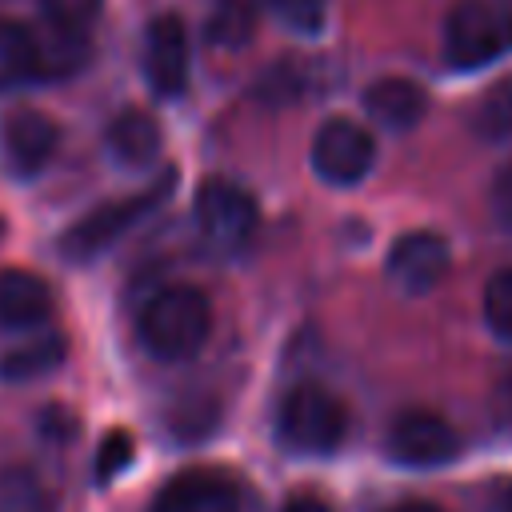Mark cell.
Returning <instances> with one entry per match:
<instances>
[{"instance_id":"6da1fadb","label":"cell","mask_w":512,"mask_h":512,"mask_svg":"<svg viewBox=\"0 0 512 512\" xmlns=\"http://www.w3.org/2000/svg\"><path fill=\"white\" fill-rule=\"evenodd\" d=\"M136 336L152 360H192L212 336V304L192 284H168L148 296L136 320Z\"/></svg>"},{"instance_id":"7a4b0ae2","label":"cell","mask_w":512,"mask_h":512,"mask_svg":"<svg viewBox=\"0 0 512 512\" xmlns=\"http://www.w3.org/2000/svg\"><path fill=\"white\" fill-rule=\"evenodd\" d=\"M172 188H176V172L164 168V172H160L152 184H144L136 196H120V200H104V204L88 208L84 216H76V220L60 232V240H56L60 256H64L68 264H88V260L104 256V252H108L116 240H124L144 216H152V212L168 200Z\"/></svg>"},{"instance_id":"3957f363","label":"cell","mask_w":512,"mask_h":512,"mask_svg":"<svg viewBox=\"0 0 512 512\" xmlns=\"http://www.w3.org/2000/svg\"><path fill=\"white\" fill-rule=\"evenodd\" d=\"M272 428L280 448L296 456H328L348 436V412L336 392H328L324 384L300 380L276 400Z\"/></svg>"},{"instance_id":"277c9868","label":"cell","mask_w":512,"mask_h":512,"mask_svg":"<svg viewBox=\"0 0 512 512\" xmlns=\"http://www.w3.org/2000/svg\"><path fill=\"white\" fill-rule=\"evenodd\" d=\"M512 52V8L496 0H460L444 20V60L456 72H476Z\"/></svg>"},{"instance_id":"5b68a950","label":"cell","mask_w":512,"mask_h":512,"mask_svg":"<svg viewBox=\"0 0 512 512\" xmlns=\"http://www.w3.org/2000/svg\"><path fill=\"white\" fill-rule=\"evenodd\" d=\"M192 220H196V232L208 248L240 252L260 228V204L244 184H236L228 176H208L196 188Z\"/></svg>"},{"instance_id":"8992f818","label":"cell","mask_w":512,"mask_h":512,"mask_svg":"<svg viewBox=\"0 0 512 512\" xmlns=\"http://www.w3.org/2000/svg\"><path fill=\"white\" fill-rule=\"evenodd\" d=\"M308 164L328 188H356L376 164V140L364 124L332 116L316 128L308 144Z\"/></svg>"},{"instance_id":"52a82bcc","label":"cell","mask_w":512,"mask_h":512,"mask_svg":"<svg viewBox=\"0 0 512 512\" xmlns=\"http://www.w3.org/2000/svg\"><path fill=\"white\" fill-rule=\"evenodd\" d=\"M384 452L400 468H444L460 456V436L444 416L412 408L388 424Z\"/></svg>"},{"instance_id":"ba28073f","label":"cell","mask_w":512,"mask_h":512,"mask_svg":"<svg viewBox=\"0 0 512 512\" xmlns=\"http://www.w3.org/2000/svg\"><path fill=\"white\" fill-rule=\"evenodd\" d=\"M452 268V252H448V240L440 232H428V228H412V232H400L384 256V276L396 292L404 296H428L440 288V280L448 276Z\"/></svg>"},{"instance_id":"9c48e42d","label":"cell","mask_w":512,"mask_h":512,"mask_svg":"<svg viewBox=\"0 0 512 512\" xmlns=\"http://www.w3.org/2000/svg\"><path fill=\"white\" fill-rule=\"evenodd\" d=\"M140 68H144V80L156 96H164V100L184 96L188 72H192V48H188V28L176 12H160L144 28Z\"/></svg>"},{"instance_id":"30bf717a","label":"cell","mask_w":512,"mask_h":512,"mask_svg":"<svg viewBox=\"0 0 512 512\" xmlns=\"http://www.w3.org/2000/svg\"><path fill=\"white\" fill-rule=\"evenodd\" d=\"M60 144V128L52 116L36 108H16L0 120V168L12 180H32L40 176Z\"/></svg>"},{"instance_id":"8fae6325","label":"cell","mask_w":512,"mask_h":512,"mask_svg":"<svg viewBox=\"0 0 512 512\" xmlns=\"http://www.w3.org/2000/svg\"><path fill=\"white\" fill-rule=\"evenodd\" d=\"M152 512H240V488L216 468H184L156 488Z\"/></svg>"},{"instance_id":"7c38bea8","label":"cell","mask_w":512,"mask_h":512,"mask_svg":"<svg viewBox=\"0 0 512 512\" xmlns=\"http://www.w3.org/2000/svg\"><path fill=\"white\" fill-rule=\"evenodd\" d=\"M56 308L44 276L28 268H0V332L40 328Z\"/></svg>"},{"instance_id":"4fadbf2b","label":"cell","mask_w":512,"mask_h":512,"mask_svg":"<svg viewBox=\"0 0 512 512\" xmlns=\"http://www.w3.org/2000/svg\"><path fill=\"white\" fill-rule=\"evenodd\" d=\"M364 112L388 132H412L428 112V92L408 76H380L364 88Z\"/></svg>"},{"instance_id":"5bb4252c","label":"cell","mask_w":512,"mask_h":512,"mask_svg":"<svg viewBox=\"0 0 512 512\" xmlns=\"http://www.w3.org/2000/svg\"><path fill=\"white\" fill-rule=\"evenodd\" d=\"M104 144L120 168H148L160 156V124L144 108H120L108 120Z\"/></svg>"},{"instance_id":"9a60e30c","label":"cell","mask_w":512,"mask_h":512,"mask_svg":"<svg viewBox=\"0 0 512 512\" xmlns=\"http://www.w3.org/2000/svg\"><path fill=\"white\" fill-rule=\"evenodd\" d=\"M68 356V340L60 332H32L8 348H0V380L4 384H28L48 372H56Z\"/></svg>"},{"instance_id":"2e32d148","label":"cell","mask_w":512,"mask_h":512,"mask_svg":"<svg viewBox=\"0 0 512 512\" xmlns=\"http://www.w3.org/2000/svg\"><path fill=\"white\" fill-rule=\"evenodd\" d=\"M40 80V36L16 20H0V92Z\"/></svg>"},{"instance_id":"e0dca14e","label":"cell","mask_w":512,"mask_h":512,"mask_svg":"<svg viewBox=\"0 0 512 512\" xmlns=\"http://www.w3.org/2000/svg\"><path fill=\"white\" fill-rule=\"evenodd\" d=\"M256 32V0H212L208 8V20H204V36L232 52V48H244Z\"/></svg>"},{"instance_id":"ac0fdd59","label":"cell","mask_w":512,"mask_h":512,"mask_svg":"<svg viewBox=\"0 0 512 512\" xmlns=\"http://www.w3.org/2000/svg\"><path fill=\"white\" fill-rule=\"evenodd\" d=\"M472 132L480 140H488V144L512 140V76H504L492 88H484V96L472 108Z\"/></svg>"},{"instance_id":"d6986e66","label":"cell","mask_w":512,"mask_h":512,"mask_svg":"<svg viewBox=\"0 0 512 512\" xmlns=\"http://www.w3.org/2000/svg\"><path fill=\"white\" fill-rule=\"evenodd\" d=\"M0 512H52V496L32 468H0Z\"/></svg>"},{"instance_id":"ffe728a7","label":"cell","mask_w":512,"mask_h":512,"mask_svg":"<svg viewBox=\"0 0 512 512\" xmlns=\"http://www.w3.org/2000/svg\"><path fill=\"white\" fill-rule=\"evenodd\" d=\"M272 20H280L296 36H316L328 24V4L332 0H256Z\"/></svg>"},{"instance_id":"44dd1931","label":"cell","mask_w":512,"mask_h":512,"mask_svg":"<svg viewBox=\"0 0 512 512\" xmlns=\"http://www.w3.org/2000/svg\"><path fill=\"white\" fill-rule=\"evenodd\" d=\"M484 324L488 332L512 348V268H500L484 288Z\"/></svg>"},{"instance_id":"7402d4cb","label":"cell","mask_w":512,"mask_h":512,"mask_svg":"<svg viewBox=\"0 0 512 512\" xmlns=\"http://www.w3.org/2000/svg\"><path fill=\"white\" fill-rule=\"evenodd\" d=\"M132 456H136V440H132L128 428L104 432V440H100V448H96V464H92L96 484H112V480L132 464Z\"/></svg>"},{"instance_id":"603a6c76","label":"cell","mask_w":512,"mask_h":512,"mask_svg":"<svg viewBox=\"0 0 512 512\" xmlns=\"http://www.w3.org/2000/svg\"><path fill=\"white\" fill-rule=\"evenodd\" d=\"M100 4L104 0H44V16L56 32L84 36L92 28V20L100 16Z\"/></svg>"},{"instance_id":"cb8c5ba5","label":"cell","mask_w":512,"mask_h":512,"mask_svg":"<svg viewBox=\"0 0 512 512\" xmlns=\"http://www.w3.org/2000/svg\"><path fill=\"white\" fill-rule=\"evenodd\" d=\"M488 200H492V216H496V224L512 232V160L492 176V192H488Z\"/></svg>"},{"instance_id":"d4e9b609","label":"cell","mask_w":512,"mask_h":512,"mask_svg":"<svg viewBox=\"0 0 512 512\" xmlns=\"http://www.w3.org/2000/svg\"><path fill=\"white\" fill-rule=\"evenodd\" d=\"M492 404H496V412H500L504 420H512V360H508V364L500 368V376H496Z\"/></svg>"},{"instance_id":"484cf974","label":"cell","mask_w":512,"mask_h":512,"mask_svg":"<svg viewBox=\"0 0 512 512\" xmlns=\"http://www.w3.org/2000/svg\"><path fill=\"white\" fill-rule=\"evenodd\" d=\"M280 512H332V508H328L320 496H308V492H304V496H292Z\"/></svg>"},{"instance_id":"4316f807","label":"cell","mask_w":512,"mask_h":512,"mask_svg":"<svg viewBox=\"0 0 512 512\" xmlns=\"http://www.w3.org/2000/svg\"><path fill=\"white\" fill-rule=\"evenodd\" d=\"M392 512H444V508L440 504H428V500H408V504H400Z\"/></svg>"},{"instance_id":"83f0119b","label":"cell","mask_w":512,"mask_h":512,"mask_svg":"<svg viewBox=\"0 0 512 512\" xmlns=\"http://www.w3.org/2000/svg\"><path fill=\"white\" fill-rule=\"evenodd\" d=\"M496 512H512V480L496 492Z\"/></svg>"},{"instance_id":"f1b7e54d","label":"cell","mask_w":512,"mask_h":512,"mask_svg":"<svg viewBox=\"0 0 512 512\" xmlns=\"http://www.w3.org/2000/svg\"><path fill=\"white\" fill-rule=\"evenodd\" d=\"M0 240H4V220H0Z\"/></svg>"}]
</instances>
